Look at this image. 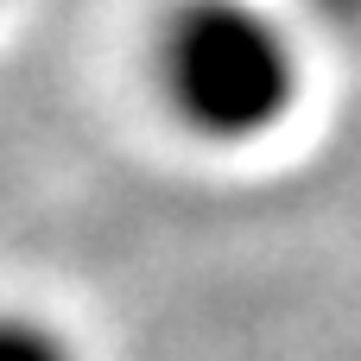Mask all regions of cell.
Returning <instances> with one entry per match:
<instances>
[{"instance_id": "obj_1", "label": "cell", "mask_w": 361, "mask_h": 361, "mask_svg": "<svg viewBox=\"0 0 361 361\" xmlns=\"http://www.w3.org/2000/svg\"><path fill=\"white\" fill-rule=\"evenodd\" d=\"M152 70L165 108L216 146L273 133L298 102V51L247 0H178L159 25Z\"/></svg>"}, {"instance_id": "obj_2", "label": "cell", "mask_w": 361, "mask_h": 361, "mask_svg": "<svg viewBox=\"0 0 361 361\" xmlns=\"http://www.w3.org/2000/svg\"><path fill=\"white\" fill-rule=\"evenodd\" d=\"M0 361H76V349L38 317H0Z\"/></svg>"}, {"instance_id": "obj_3", "label": "cell", "mask_w": 361, "mask_h": 361, "mask_svg": "<svg viewBox=\"0 0 361 361\" xmlns=\"http://www.w3.org/2000/svg\"><path fill=\"white\" fill-rule=\"evenodd\" d=\"M324 19H336V25H361V0H311Z\"/></svg>"}]
</instances>
